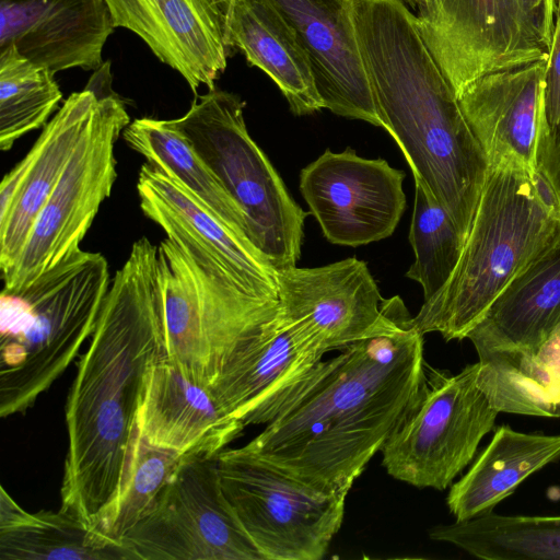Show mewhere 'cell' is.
<instances>
[{
    "label": "cell",
    "mask_w": 560,
    "mask_h": 560,
    "mask_svg": "<svg viewBox=\"0 0 560 560\" xmlns=\"http://www.w3.org/2000/svg\"><path fill=\"white\" fill-rule=\"evenodd\" d=\"M164 352L158 246L143 236L110 282L65 407L61 509L91 527L118 490L145 376Z\"/></svg>",
    "instance_id": "6da1fadb"
},
{
    "label": "cell",
    "mask_w": 560,
    "mask_h": 560,
    "mask_svg": "<svg viewBox=\"0 0 560 560\" xmlns=\"http://www.w3.org/2000/svg\"><path fill=\"white\" fill-rule=\"evenodd\" d=\"M411 320L323 360L243 448L319 491L348 494L424 377L423 335Z\"/></svg>",
    "instance_id": "7a4b0ae2"
},
{
    "label": "cell",
    "mask_w": 560,
    "mask_h": 560,
    "mask_svg": "<svg viewBox=\"0 0 560 560\" xmlns=\"http://www.w3.org/2000/svg\"><path fill=\"white\" fill-rule=\"evenodd\" d=\"M382 127L466 238L490 164L405 0H353Z\"/></svg>",
    "instance_id": "3957f363"
},
{
    "label": "cell",
    "mask_w": 560,
    "mask_h": 560,
    "mask_svg": "<svg viewBox=\"0 0 560 560\" xmlns=\"http://www.w3.org/2000/svg\"><path fill=\"white\" fill-rule=\"evenodd\" d=\"M560 244V201L545 174L490 165L458 262L412 317L423 336L462 340L500 293Z\"/></svg>",
    "instance_id": "277c9868"
},
{
    "label": "cell",
    "mask_w": 560,
    "mask_h": 560,
    "mask_svg": "<svg viewBox=\"0 0 560 560\" xmlns=\"http://www.w3.org/2000/svg\"><path fill=\"white\" fill-rule=\"evenodd\" d=\"M110 285L100 253L79 250L30 285L1 292L0 415L31 408L91 338Z\"/></svg>",
    "instance_id": "5b68a950"
},
{
    "label": "cell",
    "mask_w": 560,
    "mask_h": 560,
    "mask_svg": "<svg viewBox=\"0 0 560 560\" xmlns=\"http://www.w3.org/2000/svg\"><path fill=\"white\" fill-rule=\"evenodd\" d=\"M165 355L211 387L229 362L280 312L171 238L158 246Z\"/></svg>",
    "instance_id": "8992f818"
},
{
    "label": "cell",
    "mask_w": 560,
    "mask_h": 560,
    "mask_svg": "<svg viewBox=\"0 0 560 560\" xmlns=\"http://www.w3.org/2000/svg\"><path fill=\"white\" fill-rule=\"evenodd\" d=\"M244 107L238 95L214 89L195 100L184 116L170 120L240 206L252 243L273 269L295 267L310 213L289 195L249 136Z\"/></svg>",
    "instance_id": "52a82bcc"
},
{
    "label": "cell",
    "mask_w": 560,
    "mask_h": 560,
    "mask_svg": "<svg viewBox=\"0 0 560 560\" xmlns=\"http://www.w3.org/2000/svg\"><path fill=\"white\" fill-rule=\"evenodd\" d=\"M98 92L92 116L58 183L39 211L13 267L2 276L5 291L30 285L79 252L117 177L115 143L130 124L125 104L112 89L110 62L90 81Z\"/></svg>",
    "instance_id": "ba28073f"
},
{
    "label": "cell",
    "mask_w": 560,
    "mask_h": 560,
    "mask_svg": "<svg viewBox=\"0 0 560 560\" xmlns=\"http://www.w3.org/2000/svg\"><path fill=\"white\" fill-rule=\"evenodd\" d=\"M478 372V362L457 374L425 365L418 394L381 450L392 477L445 490L470 464L500 413Z\"/></svg>",
    "instance_id": "9c48e42d"
},
{
    "label": "cell",
    "mask_w": 560,
    "mask_h": 560,
    "mask_svg": "<svg viewBox=\"0 0 560 560\" xmlns=\"http://www.w3.org/2000/svg\"><path fill=\"white\" fill-rule=\"evenodd\" d=\"M220 482L264 560H319L338 533L347 493L319 491L242 447L217 456Z\"/></svg>",
    "instance_id": "30bf717a"
},
{
    "label": "cell",
    "mask_w": 560,
    "mask_h": 560,
    "mask_svg": "<svg viewBox=\"0 0 560 560\" xmlns=\"http://www.w3.org/2000/svg\"><path fill=\"white\" fill-rule=\"evenodd\" d=\"M217 456L183 458L121 540L136 560H264L224 495Z\"/></svg>",
    "instance_id": "8fae6325"
},
{
    "label": "cell",
    "mask_w": 560,
    "mask_h": 560,
    "mask_svg": "<svg viewBox=\"0 0 560 560\" xmlns=\"http://www.w3.org/2000/svg\"><path fill=\"white\" fill-rule=\"evenodd\" d=\"M419 32L457 97L478 78L548 58L517 0H416Z\"/></svg>",
    "instance_id": "7c38bea8"
},
{
    "label": "cell",
    "mask_w": 560,
    "mask_h": 560,
    "mask_svg": "<svg viewBox=\"0 0 560 560\" xmlns=\"http://www.w3.org/2000/svg\"><path fill=\"white\" fill-rule=\"evenodd\" d=\"M277 281L282 315L304 324L326 352L394 332L412 318L400 296L382 298L357 257L278 270Z\"/></svg>",
    "instance_id": "4fadbf2b"
},
{
    "label": "cell",
    "mask_w": 560,
    "mask_h": 560,
    "mask_svg": "<svg viewBox=\"0 0 560 560\" xmlns=\"http://www.w3.org/2000/svg\"><path fill=\"white\" fill-rule=\"evenodd\" d=\"M405 173L351 148L327 149L300 174L310 212L332 244L357 247L389 237L406 208Z\"/></svg>",
    "instance_id": "5bb4252c"
},
{
    "label": "cell",
    "mask_w": 560,
    "mask_h": 560,
    "mask_svg": "<svg viewBox=\"0 0 560 560\" xmlns=\"http://www.w3.org/2000/svg\"><path fill=\"white\" fill-rule=\"evenodd\" d=\"M547 59L485 74L458 96L490 165L510 164L533 175L545 174L558 135L546 110Z\"/></svg>",
    "instance_id": "9a60e30c"
},
{
    "label": "cell",
    "mask_w": 560,
    "mask_h": 560,
    "mask_svg": "<svg viewBox=\"0 0 560 560\" xmlns=\"http://www.w3.org/2000/svg\"><path fill=\"white\" fill-rule=\"evenodd\" d=\"M326 353L302 323L276 319L225 366L209 387L245 425L268 424L306 384Z\"/></svg>",
    "instance_id": "2e32d148"
},
{
    "label": "cell",
    "mask_w": 560,
    "mask_h": 560,
    "mask_svg": "<svg viewBox=\"0 0 560 560\" xmlns=\"http://www.w3.org/2000/svg\"><path fill=\"white\" fill-rule=\"evenodd\" d=\"M137 191L143 214L166 237L248 292L279 302L277 270L268 259L177 182L145 162L140 167Z\"/></svg>",
    "instance_id": "e0dca14e"
},
{
    "label": "cell",
    "mask_w": 560,
    "mask_h": 560,
    "mask_svg": "<svg viewBox=\"0 0 560 560\" xmlns=\"http://www.w3.org/2000/svg\"><path fill=\"white\" fill-rule=\"evenodd\" d=\"M115 27L137 34L180 73L191 91L214 90L233 48L228 38L231 0H105Z\"/></svg>",
    "instance_id": "ac0fdd59"
},
{
    "label": "cell",
    "mask_w": 560,
    "mask_h": 560,
    "mask_svg": "<svg viewBox=\"0 0 560 560\" xmlns=\"http://www.w3.org/2000/svg\"><path fill=\"white\" fill-rule=\"evenodd\" d=\"M294 31L323 108L382 127L361 56L353 0H270Z\"/></svg>",
    "instance_id": "d6986e66"
},
{
    "label": "cell",
    "mask_w": 560,
    "mask_h": 560,
    "mask_svg": "<svg viewBox=\"0 0 560 560\" xmlns=\"http://www.w3.org/2000/svg\"><path fill=\"white\" fill-rule=\"evenodd\" d=\"M98 98L89 82L72 93L26 155L3 177L0 186V268L15 264L33 224L58 183L92 116Z\"/></svg>",
    "instance_id": "ffe728a7"
},
{
    "label": "cell",
    "mask_w": 560,
    "mask_h": 560,
    "mask_svg": "<svg viewBox=\"0 0 560 560\" xmlns=\"http://www.w3.org/2000/svg\"><path fill=\"white\" fill-rule=\"evenodd\" d=\"M114 30L105 0H0V49L14 46L54 74L97 70Z\"/></svg>",
    "instance_id": "44dd1931"
},
{
    "label": "cell",
    "mask_w": 560,
    "mask_h": 560,
    "mask_svg": "<svg viewBox=\"0 0 560 560\" xmlns=\"http://www.w3.org/2000/svg\"><path fill=\"white\" fill-rule=\"evenodd\" d=\"M245 427L165 352L151 364L137 415L138 431L150 444L183 456L213 457Z\"/></svg>",
    "instance_id": "7402d4cb"
},
{
    "label": "cell",
    "mask_w": 560,
    "mask_h": 560,
    "mask_svg": "<svg viewBox=\"0 0 560 560\" xmlns=\"http://www.w3.org/2000/svg\"><path fill=\"white\" fill-rule=\"evenodd\" d=\"M560 329V244L521 272L469 331L478 358L537 352Z\"/></svg>",
    "instance_id": "603a6c76"
},
{
    "label": "cell",
    "mask_w": 560,
    "mask_h": 560,
    "mask_svg": "<svg viewBox=\"0 0 560 560\" xmlns=\"http://www.w3.org/2000/svg\"><path fill=\"white\" fill-rule=\"evenodd\" d=\"M228 38L250 66L279 88L293 114L323 109L308 59L290 24L270 0H231Z\"/></svg>",
    "instance_id": "cb8c5ba5"
},
{
    "label": "cell",
    "mask_w": 560,
    "mask_h": 560,
    "mask_svg": "<svg viewBox=\"0 0 560 560\" xmlns=\"http://www.w3.org/2000/svg\"><path fill=\"white\" fill-rule=\"evenodd\" d=\"M560 458V434L524 433L499 427L446 498L455 521L489 513L528 476Z\"/></svg>",
    "instance_id": "d4e9b609"
},
{
    "label": "cell",
    "mask_w": 560,
    "mask_h": 560,
    "mask_svg": "<svg viewBox=\"0 0 560 560\" xmlns=\"http://www.w3.org/2000/svg\"><path fill=\"white\" fill-rule=\"evenodd\" d=\"M0 560H136L79 516L60 508L31 513L1 487Z\"/></svg>",
    "instance_id": "484cf974"
},
{
    "label": "cell",
    "mask_w": 560,
    "mask_h": 560,
    "mask_svg": "<svg viewBox=\"0 0 560 560\" xmlns=\"http://www.w3.org/2000/svg\"><path fill=\"white\" fill-rule=\"evenodd\" d=\"M122 137L148 163L177 182L221 221L250 241L244 212L170 119L137 118L124 129Z\"/></svg>",
    "instance_id": "4316f807"
},
{
    "label": "cell",
    "mask_w": 560,
    "mask_h": 560,
    "mask_svg": "<svg viewBox=\"0 0 560 560\" xmlns=\"http://www.w3.org/2000/svg\"><path fill=\"white\" fill-rule=\"evenodd\" d=\"M429 536L485 560H560V515H500L491 511L433 526Z\"/></svg>",
    "instance_id": "83f0119b"
},
{
    "label": "cell",
    "mask_w": 560,
    "mask_h": 560,
    "mask_svg": "<svg viewBox=\"0 0 560 560\" xmlns=\"http://www.w3.org/2000/svg\"><path fill=\"white\" fill-rule=\"evenodd\" d=\"M185 456L150 444L136 429L116 494L98 514L94 528L121 542L147 514Z\"/></svg>",
    "instance_id": "f1b7e54d"
},
{
    "label": "cell",
    "mask_w": 560,
    "mask_h": 560,
    "mask_svg": "<svg viewBox=\"0 0 560 560\" xmlns=\"http://www.w3.org/2000/svg\"><path fill=\"white\" fill-rule=\"evenodd\" d=\"M54 75L14 46L0 49L1 151H9L22 136L47 124L62 100Z\"/></svg>",
    "instance_id": "f546056e"
},
{
    "label": "cell",
    "mask_w": 560,
    "mask_h": 560,
    "mask_svg": "<svg viewBox=\"0 0 560 560\" xmlns=\"http://www.w3.org/2000/svg\"><path fill=\"white\" fill-rule=\"evenodd\" d=\"M409 242L415 261L406 277L422 287L424 301H428L448 281L458 262L464 238L445 209L418 179H415Z\"/></svg>",
    "instance_id": "4dcf8cb0"
},
{
    "label": "cell",
    "mask_w": 560,
    "mask_h": 560,
    "mask_svg": "<svg viewBox=\"0 0 560 560\" xmlns=\"http://www.w3.org/2000/svg\"><path fill=\"white\" fill-rule=\"evenodd\" d=\"M555 18L545 75V101L549 124L558 133L560 131V10L556 12Z\"/></svg>",
    "instance_id": "1f68e13d"
},
{
    "label": "cell",
    "mask_w": 560,
    "mask_h": 560,
    "mask_svg": "<svg viewBox=\"0 0 560 560\" xmlns=\"http://www.w3.org/2000/svg\"><path fill=\"white\" fill-rule=\"evenodd\" d=\"M522 14L548 52L555 28V0H517Z\"/></svg>",
    "instance_id": "d6a6232c"
},
{
    "label": "cell",
    "mask_w": 560,
    "mask_h": 560,
    "mask_svg": "<svg viewBox=\"0 0 560 560\" xmlns=\"http://www.w3.org/2000/svg\"><path fill=\"white\" fill-rule=\"evenodd\" d=\"M541 354L551 389L560 407V329L545 343Z\"/></svg>",
    "instance_id": "836d02e7"
},
{
    "label": "cell",
    "mask_w": 560,
    "mask_h": 560,
    "mask_svg": "<svg viewBox=\"0 0 560 560\" xmlns=\"http://www.w3.org/2000/svg\"><path fill=\"white\" fill-rule=\"evenodd\" d=\"M545 175L557 194L560 201V132L550 149L545 163Z\"/></svg>",
    "instance_id": "e575fe53"
},
{
    "label": "cell",
    "mask_w": 560,
    "mask_h": 560,
    "mask_svg": "<svg viewBox=\"0 0 560 560\" xmlns=\"http://www.w3.org/2000/svg\"><path fill=\"white\" fill-rule=\"evenodd\" d=\"M556 12L560 10V0H555Z\"/></svg>",
    "instance_id": "d590c367"
},
{
    "label": "cell",
    "mask_w": 560,
    "mask_h": 560,
    "mask_svg": "<svg viewBox=\"0 0 560 560\" xmlns=\"http://www.w3.org/2000/svg\"><path fill=\"white\" fill-rule=\"evenodd\" d=\"M560 132V131H559Z\"/></svg>",
    "instance_id": "8d00e7d4"
}]
</instances>
